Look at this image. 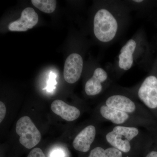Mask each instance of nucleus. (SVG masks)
I'll return each instance as SVG.
<instances>
[{
  "mask_svg": "<svg viewBox=\"0 0 157 157\" xmlns=\"http://www.w3.org/2000/svg\"><path fill=\"white\" fill-rule=\"evenodd\" d=\"M101 104L132 115L153 120L148 109L126 90L115 83L104 94Z\"/></svg>",
  "mask_w": 157,
  "mask_h": 157,
  "instance_id": "20e7f679",
  "label": "nucleus"
},
{
  "mask_svg": "<svg viewBox=\"0 0 157 157\" xmlns=\"http://www.w3.org/2000/svg\"><path fill=\"white\" fill-rule=\"evenodd\" d=\"M152 19H155V21H157V11L153 12L150 15Z\"/></svg>",
  "mask_w": 157,
  "mask_h": 157,
  "instance_id": "aec40b11",
  "label": "nucleus"
},
{
  "mask_svg": "<svg viewBox=\"0 0 157 157\" xmlns=\"http://www.w3.org/2000/svg\"><path fill=\"white\" fill-rule=\"evenodd\" d=\"M83 60L81 55L77 53L70 54L66 59L63 75L65 81L74 84L79 80L82 74Z\"/></svg>",
  "mask_w": 157,
  "mask_h": 157,
  "instance_id": "1a4fd4ad",
  "label": "nucleus"
},
{
  "mask_svg": "<svg viewBox=\"0 0 157 157\" xmlns=\"http://www.w3.org/2000/svg\"><path fill=\"white\" fill-rule=\"evenodd\" d=\"M132 12L125 1L101 2L93 17V33L96 39L103 45L112 44L128 27Z\"/></svg>",
  "mask_w": 157,
  "mask_h": 157,
  "instance_id": "f257e3e1",
  "label": "nucleus"
},
{
  "mask_svg": "<svg viewBox=\"0 0 157 157\" xmlns=\"http://www.w3.org/2000/svg\"><path fill=\"white\" fill-rule=\"evenodd\" d=\"M50 157H64L63 152L60 150L55 151L51 155Z\"/></svg>",
  "mask_w": 157,
  "mask_h": 157,
  "instance_id": "6ab92c4d",
  "label": "nucleus"
},
{
  "mask_svg": "<svg viewBox=\"0 0 157 157\" xmlns=\"http://www.w3.org/2000/svg\"><path fill=\"white\" fill-rule=\"evenodd\" d=\"M144 155V157H157V147L153 148L150 147Z\"/></svg>",
  "mask_w": 157,
  "mask_h": 157,
  "instance_id": "f3484780",
  "label": "nucleus"
},
{
  "mask_svg": "<svg viewBox=\"0 0 157 157\" xmlns=\"http://www.w3.org/2000/svg\"><path fill=\"white\" fill-rule=\"evenodd\" d=\"M98 134V128L94 124H89L78 132L73 142L74 148L77 151L86 153L89 151L94 142Z\"/></svg>",
  "mask_w": 157,
  "mask_h": 157,
  "instance_id": "9d476101",
  "label": "nucleus"
},
{
  "mask_svg": "<svg viewBox=\"0 0 157 157\" xmlns=\"http://www.w3.org/2000/svg\"><path fill=\"white\" fill-rule=\"evenodd\" d=\"M51 108L55 114L68 121L76 120L81 115V111L78 108L68 105L62 100L54 101Z\"/></svg>",
  "mask_w": 157,
  "mask_h": 157,
  "instance_id": "f8f14e48",
  "label": "nucleus"
},
{
  "mask_svg": "<svg viewBox=\"0 0 157 157\" xmlns=\"http://www.w3.org/2000/svg\"><path fill=\"white\" fill-rule=\"evenodd\" d=\"M132 11H135L139 15L149 16L153 10L156 7V1L133 0L125 1Z\"/></svg>",
  "mask_w": 157,
  "mask_h": 157,
  "instance_id": "4468645a",
  "label": "nucleus"
},
{
  "mask_svg": "<svg viewBox=\"0 0 157 157\" xmlns=\"http://www.w3.org/2000/svg\"><path fill=\"white\" fill-rule=\"evenodd\" d=\"M153 46V45H152ZM154 51L157 52V36L155 40L154 45L153 46Z\"/></svg>",
  "mask_w": 157,
  "mask_h": 157,
  "instance_id": "412c9836",
  "label": "nucleus"
},
{
  "mask_svg": "<svg viewBox=\"0 0 157 157\" xmlns=\"http://www.w3.org/2000/svg\"><path fill=\"white\" fill-rule=\"evenodd\" d=\"M125 89L147 109L157 115V52L147 76L135 86Z\"/></svg>",
  "mask_w": 157,
  "mask_h": 157,
  "instance_id": "39448f33",
  "label": "nucleus"
},
{
  "mask_svg": "<svg viewBox=\"0 0 157 157\" xmlns=\"http://www.w3.org/2000/svg\"><path fill=\"white\" fill-rule=\"evenodd\" d=\"M16 132L19 136L20 143L25 148H33L41 140V133L29 117H23L18 120Z\"/></svg>",
  "mask_w": 157,
  "mask_h": 157,
  "instance_id": "6e6552de",
  "label": "nucleus"
},
{
  "mask_svg": "<svg viewBox=\"0 0 157 157\" xmlns=\"http://www.w3.org/2000/svg\"><path fill=\"white\" fill-rule=\"evenodd\" d=\"M114 80L108 68L96 67L91 76L86 82L85 93L88 97L104 94L114 83Z\"/></svg>",
  "mask_w": 157,
  "mask_h": 157,
  "instance_id": "0eeeda50",
  "label": "nucleus"
},
{
  "mask_svg": "<svg viewBox=\"0 0 157 157\" xmlns=\"http://www.w3.org/2000/svg\"><path fill=\"white\" fill-rule=\"evenodd\" d=\"M88 157H128L121 151L110 146L102 139L98 145L92 149Z\"/></svg>",
  "mask_w": 157,
  "mask_h": 157,
  "instance_id": "ddd939ff",
  "label": "nucleus"
},
{
  "mask_svg": "<svg viewBox=\"0 0 157 157\" xmlns=\"http://www.w3.org/2000/svg\"><path fill=\"white\" fill-rule=\"evenodd\" d=\"M39 16L32 8H27L21 12L20 18L10 23L8 28L12 32H26L38 23Z\"/></svg>",
  "mask_w": 157,
  "mask_h": 157,
  "instance_id": "9b49d317",
  "label": "nucleus"
},
{
  "mask_svg": "<svg viewBox=\"0 0 157 157\" xmlns=\"http://www.w3.org/2000/svg\"><path fill=\"white\" fill-rule=\"evenodd\" d=\"M31 2L36 8L47 14L53 12L56 7L55 0H32Z\"/></svg>",
  "mask_w": 157,
  "mask_h": 157,
  "instance_id": "2eb2a0df",
  "label": "nucleus"
},
{
  "mask_svg": "<svg viewBox=\"0 0 157 157\" xmlns=\"http://www.w3.org/2000/svg\"><path fill=\"white\" fill-rule=\"evenodd\" d=\"M6 113V108L5 104L0 102V123H2L5 118Z\"/></svg>",
  "mask_w": 157,
  "mask_h": 157,
  "instance_id": "a211bd4d",
  "label": "nucleus"
},
{
  "mask_svg": "<svg viewBox=\"0 0 157 157\" xmlns=\"http://www.w3.org/2000/svg\"><path fill=\"white\" fill-rule=\"evenodd\" d=\"M103 140L128 157L143 155L153 139L140 127L112 125L102 132Z\"/></svg>",
  "mask_w": 157,
  "mask_h": 157,
  "instance_id": "7ed1b4c3",
  "label": "nucleus"
},
{
  "mask_svg": "<svg viewBox=\"0 0 157 157\" xmlns=\"http://www.w3.org/2000/svg\"><path fill=\"white\" fill-rule=\"evenodd\" d=\"M98 118L113 125L123 126L144 127L147 129L153 126L154 121L132 115L100 104L97 109Z\"/></svg>",
  "mask_w": 157,
  "mask_h": 157,
  "instance_id": "423d86ee",
  "label": "nucleus"
},
{
  "mask_svg": "<svg viewBox=\"0 0 157 157\" xmlns=\"http://www.w3.org/2000/svg\"><path fill=\"white\" fill-rule=\"evenodd\" d=\"M27 157H45V155L41 149L34 148L29 153Z\"/></svg>",
  "mask_w": 157,
  "mask_h": 157,
  "instance_id": "dca6fc26",
  "label": "nucleus"
},
{
  "mask_svg": "<svg viewBox=\"0 0 157 157\" xmlns=\"http://www.w3.org/2000/svg\"><path fill=\"white\" fill-rule=\"evenodd\" d=\"M154 51L145 30L140 28L122 46L114 63L107 68L114 80L135 67L149 72L154 61Z\"/></svg>",
  "mask_w": 157,
  "mask_h": 157,
  "instance_id": "f03ea898",
  "label": "nucleus"
}]
</instances>
